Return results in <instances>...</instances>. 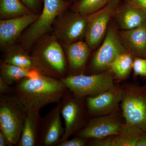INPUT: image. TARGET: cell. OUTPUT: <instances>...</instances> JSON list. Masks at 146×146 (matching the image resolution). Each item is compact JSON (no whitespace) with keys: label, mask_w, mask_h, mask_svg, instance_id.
<instances>
[{"label":"cell","mask_w":146,"mask_h":146,"mask_svg":"<svg viewBox=\"0 0 146 146\" xmlns=\"http://www.w3.org/2000/svg\"><path fill=\"white\" fill-rule=\"evenodd\" d=\"M13 89L27 112L59 103L69 90L61 80L42 75L23 79L14 84Z\"/></svg>","instance_id":"cell-1"},{"label":"cell","mask_w":146,"mask_h":146,"mask_svg":"<svg viewBox=\"0 0 146 146\" xmlns=\"http://www.w3.org/2000/svg\"><path fill=\"white\" fill-rule=\"evenodd\" d=\"M32 47L33 70L40 74L61 80L68 76L65 52L54 35H44Z\"/></svg>","instance_id":"cell-2"},{"label":"cell","mask_w":146,"mask_h":146,"mask_svg":"<svg viewBox=\"0 0 146 146\" xmlns=\"http://www.w3.org/2000/svg\"><path fill=\"white\" fill-rule=\"evenodd\" d=\"M27 112L16 94L0 95V130L6 135L9 146L18 145Z\"/></svg>","instance_id":"cell-3"},{"label":"cell","mask_w":146,"mask_h":146,"mask_svg":"<svg viewBox=\"0 0 146 146\" xmlns=\"http://www.w3.org/2000/svg\"><path fill=\"white\" fill-rule=\"evenodd\" d=\"M44 7L39 17L31 24L20 39L21 44L27 51L36 41L50 30L55 21L67 10L72 3L64 0H43Z\"/></svg>","instance_id":"cell-4"},{"label":"cell","mask_w":146,"mask_h":146,"mask_svg":"<svg viewBox=\"0 0 146 146\" xmlns=\"http://www.w3.org/2000/svg\"><path fill=\"white\" fill-rule=\"evenodd\" d=\"M121 88L120 105L125 123L146 132V85L128 83Z\"/></svg>","instance_id":"cell-5"},{"label":"cell","mask_w":146,"mask_h":146,"mask_svg":"<svg viewBox=\"0 0 146 146\" xmlns=\"http://www.w3.org/2000/svg\"><path fill=\"white\" fill-rule=\"evenodd\" d=\"M61 104V113L65 127V132L59 143L68 140L70 136L81 130L89 120L84 97L78 96L68 90Z\"/></svg>","instance_id":"cell-6"},{"label":"cell","mask_w":146,"mask_h":146,"mask_svg":"<svg viewBox=\"0 0 146 146\" xmlns=\"http://www.w3.org/2000/svg\"><path fill=\"white\" fill-rule=\"evenodd\" d=\"M61 80L73 94L84 98L100 94L115 85L114 78L109 72L89 76L70 75Z\"/></svg>","instance_id":"cell-7"},{"label":"cell","mask_w":146,"mask_h":146,"mask_svg":"<svg viewBox=\"0 0 146 146\" xmlns=\"http://www.w3.org/2000/svg\"><path fill=\"white\" fill-rule=\"evenodd\" d=\"M66 11L57 17L52 26L53 35L63 45L70 44L85 37L88 27L87 16Z\"/></svg>","instance_id":"cell-8"},{"label":"cell","mask_w":146,"mask_h":146,"mask_svg":"<svg viewBox=\"0 0 146 146\" xmlns=\"http://www.w3.org/2000/svg\"><path fill=\"white\" fill-rule=\"evenodd\" d=\"M120 4V0H110L104 7L87 16L88 27L85 39L91 49L96 48L104 39L109 21Z\"/></svg>","instance_id":"cell-9"},{"label":"cell","mask_w":146,"mask_h":146,"mask_svg":"<svg viewBox=\"0 0 146 146\" xmlns=\"http://www.w3.org/2000/svg\"><path fill=\"white\" fill-rule=\"evenodd\" d=\"M104 40L101 46L91 59V67L95 70H102L109 68L116 58L128 51L121 43L114 27L108 28Z\"/></svg>","instance_id":"cell-10"},{"label":"cell","mask_w":146,"mask_h":146,"mask_svg":"<svg viewBox=\"0 0 146 146\" xmlns=\"http://www.w3.org/2000/svg\"><path fill=\"white\" fill-rule=\"evenodd\" d=\"M121 86L115 85L100 94L85 98L88 116L97 117L117 112L122 99Z\"/></svg>","instance_id":"cell-11"},{"label":"cell","mask_w":146,"mask_h":146,"mask_svg":"<svg viewBox=\"0 0 146 146\" xmlns=\"http://www.w3.org/2000/svg\"><path fill=\"white\" fill-rule=\"evenodd\" d=\"M124 123L122 121L118 112L94 117L88 120L85 126L75 136L89 139L116 135L119 132Z\"/></svg>","instance_id":"cell-12"},{"label":"cell","mask_w":146,"mask_h":146,"mask_svg":"<svg viewBox=\"0 0 146 146\" xmlns=\"http://www.w3.org/2000/svg\"><path fill=\"white\" fill-rule=\"evenodd\" d=\"M61 105L60 102L41 118L38 146H56L59 143L65 132L60 118Z\"/></svg>","instance_id":"cell-13"},{"label":"cell","mask_w":146,"mask_h":146,"mask_svg":"<svg viewBox=\"0 0 146 146\" xmlns=\"http://www.w3.org/2000/svg\"><path fill=\"white\" fill-rule=\"evenodd\" d=\"M39 14L32 13L0 21V46L3 51L15 44L22 32L36 21Z\"/></svg>","instance_id":"cell-14"},{"label":"cell","mask_w":146,"mask_h":146,"mask_svg":"<svg viewBox=\"0 0 146 146\" xmlns=\"http://www.w3.org/2000/svg\"><path fill=\"white\" fill-rule=\"evenodd\" d=\"M124 46L133 56L146 57V26L119 32Z\"/></svg>","instance_id":"cell-15"},{"label":"cell","mask_w":146,"mask_h":146,"mask_svg":"<svg viewBox=\"0 0 146 146\" xmlns=\"http://www.w3.org/2000/svg\"><path fill=\"white\" fill-rule=\"evenodd\" d=\"M63 45L70 71L69 75L81 74L89 58L91 48L86 42L81 41Z\"/></svg>","instance_id":"cell-16"},{"label":"cell","mask_w":146,"mask_h":146,"mask_svg":"<svg viewBox=\"0 0 146 146\" xmlns=\"http://www.w3.org/2000/svg\"><path fill=\"white\" fill-rule=\"evenodd\" d=\"M114 16L118 26L123 30L146 26V13L126 3L120 5Z\"/></svg>","instance_id":"cell-17"},{"label":"cell","mask_w":146,"mask_h":146,"mask_svg":"<svg viewBox=\"0 0 146 146\" xmlns=\"http://www.w3.org/2000/svg\"><path fill=\"white\" fill-rule=\"evenodd\" d=\"M38 110H32L27 112L23 129L17 146H38L42 118Z\"/></svg>","instance_id":"cell-18"},{"label":"cell","mask_w":146,"mask_h":146,"mask_svg":"<svg viewBox=\"0 0 146 146\" xmlns=\"http://www.w3.org/2000/svg\"><path fill=\"white\" fill-rule=\"evenodd\" d=\"M3 52V60L5 63L28 70H33L31 56L21 44H13Z\"/></svg>","instance_id":"cell-19"},{"label":"cell","mask_w":146,"mask_h":146,"mask_svg":"<svg viewBox=\"0 0 146 146\" xmlns=\"http://www.w3.org/2000/svg\"><path fill=\"white\" fill-rule=\"evenodd\" d=\"M41 74L34 70H28L2 60L0 65V78L9 85L26 78H36Z\"/></svg>","instance_id":"cell-20"},{"label":"cell","mask_w":146,"mask_h":146,"mask_svg":"<svg viewBox=\"0 0 146 146\" xmlns=\"http://www.w3.org/2000/svg\"><path fill=\"white\" fill-rule=\"evenodd\" d=\"M144 132L136 126L125 123L115 136L114 146H136Z\"/></svg>","instance_id":"cell-21"},{"label":"cell","mask_w":146,"mask_h":146,"mask_svg":"<svg viewBox=\"0 0 146 146\" xmlns=\"http://www.w3.org/2000/svg\"><path fill=\"white\" fill-rule=\"evenodd\" d=\"M33 13L21 0H0V17L2 20Z\"/></svg>","instance_id":"cell-22"},{"label":"cell","mask_w":146,"mask_h":146,"mask_svg":"<svg viewBox=\"0 0 146 146\" xmlns=\"http://www.w3.org/2000/svg\"><path fill=\"white\" fill-rule=\"evenodd\" d=\"M133 56L129 52L124 53L116 58L110 65V70L120 80L127 77L133 67Z\"/></svg>","instance_id":"cell-23"},{"label":"cell","mask_w":146,"mask_h":146,"mask_svg":"<svg viewBox=\"0 0 146 146\" xmlns=\"http://www.w3.org/2000/svg\"><path fill=\"white\" fill-rule=\"evenodd\" d=\"M110 0H78L72 6L73 11L87 16L101 9Z\"/></svg>","instance_id":"cell-24"},{"label":"cell","mask_w":146,"mask_h":146,"mask_svg":"<svg viewBox=\"0 0 146 146\" xmlns=\"http://www.w3.org/2000/svg\"><path fill=\"white\" fill-rule=\"evenodd\" d=\"M132 68L134 76H140L146 78V57L134 58Z\"/></svg>","instance_id":"cell-25"},{"label":"cell","mask_w":146,"mask_h":146,"mask_svg":"<svg viewBox=\"0 0 146 146\" xmlns=\"http://www.w3.org/2000/svg\"><path fill=\"white\" fill-rule=\"evenodd\" d=\"M115 135H112L100 138L88 139L87 145L91 146H114V140Z\"/></svg>","instance_id":"cell-26"},{"label":"cell","mask_w":146,"mask_h":146,"mask_svg":"<svg viewBox=\"0 0 146 146\" xmlns=\"http://www.w3.org/2000/svg\"><path fill=\"white\" fill-rule=\"evenodd\" d=\"M88 139L75 136L71 140H67L59 143L57 146H84L87 145Z\"/></svg>","instance_id":"cell-27"},{"label":"cell","mask_w":146,"mask_h":146,"mask_svg":"<svg viewBox=\"0 0 146 146\" xmlns=\"http://www.w3.org/2000/svg\"><path fill=\"white\" fill-rule=\"evenodd\" d=\"M33 13H37L41 5L42 0H21Z\"/></svg>","instance_id":"cell-28"},{"label":"cell","mask_w":146,"mask_h":146,"mask_svg":"<svg viewBox=\"0 0 146 146\" xmlns=\"http://www.w3.org/2000/svg\"><path fill=\"white\" fill-rule=\"evenodd\" d=\"M124 3L146 13V0H124Z\"/></svg>","instance_id":"cell-29"},{"label":"cell","mask_w":146,"mask_h":146,"mask_svg":"<svg viewBox=\"0 0 146 146\" xmlns=\"http://www.w3.org/2000/svg\"><path fill=\"white\" fill-rule=\"evenodd\" d=\"M13 94H15L13 87H11L0 78V95H9Z\"/></svg>","instance_id":"cell-30"},{"label":"cell","mask_w":146,"mask_h":146,"mask_svg":"<svg viewBox=\"0 0 146 146\" xmlns=\"http://www.w3.org/2000/svg\"><path fill=\"white\" fill-rule=\"evenodd\" d=\"M0 146H9L8 138L5 133L0 130Z\"/></svg>","instance_id":"cell-31"},{"label":"cell","mask_w":146,"mask_h":146,"mask_svg":"<svg viewBox=\"0 0 146 146\" xmlns=\"http://www.w3.org/2000/svg\"><path fill=\"white\" fill-rule=\"evenodd\" d=\"M136 146H146V132H144L137 143Z\"/></svg>","instance_id":"cell-32"},{"label":"cell","mask_w":146,"mask_h":146,"mask_svg":"<svg viewBox=\"0 0 146 146\" xmlns=\"http://www.w3.org/2000/svg\"><path fill=\"white\" fill-rule=\"evenodd\" d=\"M64 1L66 2H68L72 3L73 2H76L78 0H64Z\"/></svg>","instance_id":"cell-33"}]
</instances>
